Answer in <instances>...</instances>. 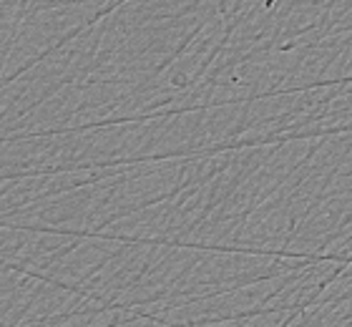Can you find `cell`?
<instances>
[]
</instances>
